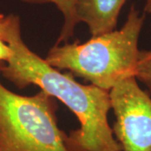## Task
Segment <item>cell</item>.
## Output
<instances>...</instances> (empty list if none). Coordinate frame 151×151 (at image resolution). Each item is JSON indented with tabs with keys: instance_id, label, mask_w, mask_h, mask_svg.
I'll use <instances>...</instances> for the list:
<instances>
[{
	"instance_id": "3",
	"label": "cell",
	"mask_w": 151,
	"mask_h": 151,
	"mask_svg": "<svg viewBox=\"0 0 151 151\" xmlns=\"http://www.w3.org/2000/svg\"><path fill=\"white\" fill-rule=\"evenodd\" d=\"M0 151H70L58 126L55 98L43 91L24 96L1 81Z\"/></svg>"
},
{
	"instance_id": "5",
	"label": "cell",
	"mask_w": 151,
	"mask_h": 151,
	"mask_svg": "<svg viewBox=\"0 0 151 151\" xmlns=\"http://www.w3.org/2000/svg\"><path fill=\"white\" fill-rule=\"evenodd\" d=\"M127 0H76V16L85 23L91 36L116 29L121 9Z\"/></svg>"
},
{
	"instance_id": "9",
	"label": "cell",
	"mask_w": 151,
	"mask_h": 151,
	"mask_svg": "<svg viewBox=\"0 0 151 151\" xmlns=\"http://www.w3.org/2000/svg\"><path fill=\"white\" fill-rule=\"evenodd\" d=\"M145 12L151 14V0H146L145 5Z\"/></svg>"
},
{
	"instance_id": "6",
	"label": "cell",
	"mask_w": 151,
	"mask_h": 151,
	"mask_svg": "<svg viewBox=\"0 0 151 151\" xmlns=\"http://www.w3.org/2000/svg\"><path fill=\"white\" fill-rule=\"evenodd\" d=\"M28 4H52L61 13L63 16V24L60 29L56 44L67 43L69 39L74 35L76 26L79 24L76 16V0H18Z\"/></svg>"
},
{
	"instance_id": "4",
	"label": "cell",
	"mask_w": 151,
	"mask_h": 151,
	"mask_svg": "<svg viewBox=\"0 0 151 151\" xmlns=\"http://www.w3.org/2000/svg\"><path fill=\"white\" fill-rule=\"evenodd\" d=\"M109 97L116 118L113 134L122 151H151V97L135 76L119 81Z\"/></svg>"
},
{
	"instance_id": "2",
	"label": "cell",
	"mask_w": 151,
	"mask_h": 151,
	"mask_svg": "<svg viewBox=\"0 0 151 151\" xmlns=\"http://www.w3.org/2000/svg\"><path fill=\"white\" fill-rule=\"evenodd\" d=\"M145 19L132 5L121 29L91 36L84 43L55 44L45 60L57 70H69L109 92L119 81L135 76L139 53L138 43Z\"/></svg>"
},
{
	"instance_id": "8",
	"label": "cell",
	"mask_w": 151,
	"mask_h": 151,
	"mask_svg": "<svg viewBox=\"0 0 151 151\" xmlns=\"http://www.w3.org/2000/svg\"><path fill=\"white\" fill-rule=\"evenodd\" d=\"M5 14H0V61L5 63L10 58L12 51L9 45L3 38V26L4 23Z\"/></svg>"
},
{
	"instance_id": "1",
	"label": "cell",
	"mask_w": 151,
	"mask_h": 151,
	"mask_svg": "<svg viewBox=\"0 0 151 151\" xmlns=\"http://www.w3.org/2000/svg\"><path fill=\"white\" fill-rule=\"evenodd\" d=\"M3 38L12 55L1 70V77L24 89L31 85L57 98L75 114L80 128L66 134L70 151H122L108 123L109 92L83 85L71 73H62L27 46L21 35L19 17L5 15Z\"/></svg>"
},
{
	"instance_id": "7",
	"label": "cell",
	"mask_w": 151,
	"mask_h": 151,
	"mask_svg": "<svg viewBox=\"0 0 151 151\" xmlns=\"http://www.w3.org/2000/svg\"><path fill=\"white\" fill-rule=\"evenodd\" d=\"M135 78L144 83L151 93V50H139Z\"/></svg>"
}]
</instances>
